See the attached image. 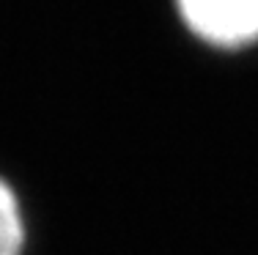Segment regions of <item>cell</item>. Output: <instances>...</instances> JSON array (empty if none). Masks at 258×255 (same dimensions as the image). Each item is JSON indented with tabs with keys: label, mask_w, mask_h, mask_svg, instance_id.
<instances>
[{
	"label": "cell",
	"mask_w": 258,
	"mask_h": 255,
	"mask_svg": "<svg viewBox=\"0 0 258 255\" xmlns=\"http://www.w3.org/2000/svg\"><path fill=\"white\" fill-rule=\"evenodd\" d=\"M184 28L209 47L242 50L258 41V0H173Z\"/></svg>",
	"instance_id": "obj_1"
},
{
	"label": "cell",
	"mask_w": 258,
	"mask_h": 255,
	"mask_svg": "<svg viewBox=\"0 0 258 255\" xmlns=\"http://www.w3.org/2000/svg\"><path fill=\"white\" fill-rule=\"evenodd\" d=\"M22 250H25L22 203L9 181L0 179V255H22Z\"/></svg>",
	"instance_id": "obj_2"
}]
</instances>
